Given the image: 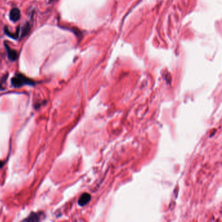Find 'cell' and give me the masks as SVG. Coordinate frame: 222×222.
Masks as SVG:
<instances>
[{"label":"cell","mask_w":222,"mask_h":222,"mask_svg":"<svg viewBox=\"0 0 222 222\" xmlns=\"http://www.w3.org/2000/svg\"><path fill=\"white\" fill-rule=\"evenodd\" d=\"M42 213H31L29 216L26 218L24 221H40Z\"/></svg>","instance_id":"5"},{"label":"cell","mask_w":222,"mask_h":222,"mask_svg":"<svg viewBox=\"0 0 222 222\" xmlns=\"http://www.w3.org/2000/svg\"><path fill=\"white\" fill-rule=\"evenodd\" d=\"M4 32L5 35H7L10 38L16 39V38H18L19 33H20V28H17V30L16 31V33H11L9 30L8 28L7 27V26H5V27L4 28Z\"/></svg>","instance_id":"6"},{"label":"cell","mask_w":222,"mask_h":222,"mask_svg":"<svg viewBox=\"0 0 222 222\" xmlns=\"http://www.w3.org/2000/svg\"><path fill=\"white\" fill-rule=\"evenodd\" d=\"M3 164H4V163H3L2 161H0V168H1L3 165Z\"/></svg>","instance_id":"8"},{"label":"cell","mask_w":222,"mask_h":222,"mask_svg":"<svg viewBox=\"0 0 222 222\" xmlns=\"http://www.w3.org/2000/svg\"><path fill=\"white\" fill-rule=\"evenodd\" d=\"M20 11L19 9L18 8H13L11 11H10V19L11 20L12 22H17L19 20L20 18Z\"/></svg>","instance_id":"3"},{"label":"cell","mask_w":222,"mask_h":222,"mask_svg":"<svg viewBox=\"0 0 222 222\" xmlns=\"http://www.w3.org/2000/svg\"><path fill=\"white\" fill-rule=\"evenodd\" d=\"M50 1H53V0H50Z\"/></svg>","instance_id":"9"},{"label":"cell","mask_w":222,"mask_h":222,"mask_svg":"<svg viewBox=\"0 0 222 222\" xmlns=\"http://www.w3.org/2000/svg\"><path fill=\"white\" fill-rule=\"evenodd\" d=\"M91 198V197L90 194L87 193L83 194L80 196L79 200H78V204H79L81 207L85 206V205H87L90 201Z\"/></svg>","instance_id":"4"},{"label":"cell","mask_w":222,"mask_h":222,"mask_svg":"<svg viewBox=\"0 0 222 222\" xmlns=\"http://www.w3.org/2000/svg\"><path fill=\"white\" fill-rule=\"evenodd\" d=\"M5 46L6 48L7 52V55L9 59L12 61H15L16 60H17V59L18 57V54L17 51H16L13 49L10 48L8 44L6 43V42H5Z\"/></svg>","instance_id":"2"},{"label":"cell","mask_w":222,"mask_h":222,"mask_svg":"<svg viewBox=\"0 0 222 222\" xmlns=\"http://www.w3.org/2000/svg\"><path fill=\"white\" fill-rule=\"evenodd\" d=\"M31 28V23H29V22L25 23V24L24 26H23V28L22 29L21 38L25 37V36L29 33V31H30Z\"/></svg>","instance_id":"7"},{"label":"cell","mask_w":222,"mask_h":222,"mask_svg":"<svg viewBox=\"0 0 222 222\" xmlns=\"http://www.w3.org/2000/svg\"><path fill=\"white\" fill-rule=\"evenodd\" d=\"M12 85L15 87H20L25 86V85H28V86H33L35 84V81L25 76L22 74H16L15 76L12 78L11 80Z\"/></svg>","instance_id":"1"}]
</instances>
